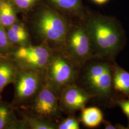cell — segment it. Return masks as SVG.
Returning a JSON list of instances; mask_svg holds the SVG:
<instances>
[{
  "label": "cell",
  "instance_id": "cell-18",
  "mask_svg": "<svg viewBox=\"0 0 129 129\" xmlns=\"http://www.w3.org/2000/svg\"><path fill=\"white\" fill-rule=\"evenodd\" d=\"M16 13H29L42 0H8Z\"/></svg>",
  "mask_w": 129,
  "mask_h": 129
},
{
  "label": "cell",
  "instance_id": "cell-10",
  "mask_svg": "<svg viewBox=\"0 0 129 129\" xmlns=\"http://www.w3.org/2000/svg\"><path fill=\"white\" fill-rule=\"evenodd\" d=\"M50 7L69 17H76L84 21L86 10L82 0H42Z\"/></svg>",
  "mask_w": 129,
  "mask_h": 129
},
{
  "label": "cell",
  "instance_id": "cell-12",
  "mask_svg": "<svg viewBox=\"0 0 129 129\" xmlns=\"http://www.w3.org/2000/svg\"><path fill=\"white\" fill-rule=\"evenodd\" d=\"M111 69L112 87L117 92L129 97V72L117 65Z\"/></svg>",
  "mask_w": 129,
  "mask_h": 129
},
{
  "label": "cell",
  "instance_id": "cell-8",
  "mask_svg": "<svg viewBox=\"0 0 129 129\" xmlns=\"http://www.w3.org/2000/svg\"><path fill=\"white\" fill-rule=\"evenodd\" d=\"M58 93L44 79L34 97L33 110L40 117L45 118L55 116L59 109Z\"/></svg>",
  "mask_w": 129,
  "mask_h": 129
},
{
  "label": "cell",
  "instance_id": "cell-1",
  "mask_svg": "<svg viewBox=\"0 0 129 129\" xmlns=\"http://www.w3.org/2000/svg\"><path fill=\"white\" fill-rule=\"evenodd\" d=\"M84 24L94 55L113 57L121 47L123 33L113 18L86 11Z\"/></svg>",
  "mask_w": 129,
  "mask_h": 129
},
{
  "label": "cell",
  "instance_id": "cell-2",
  "mask_svg": "<svg viewBox=\"0 0 129 129\" xmlns=\"http://www.w3.org/2000/svg\"><path fill=\"white\" fill-rule=\"evenodd\" d=\"M30 12L33 29L43 44L63 49L71 25L69 18L42 1Z\"/></svg>",
  "mask_w": 129,
  "mask_h": 129
},
{
  "label": "cell",
  "instance_id": "cell-6",
  "mask_svg": "<svg viewBox=\"0 0 129 129\" xmlns=\"http://www.w3.org/2000/svg\"><path fill=\"white\" fill-rule=\"evenodd\" d=\"M84 83L92 95L107 97L112 90L111 67L105 62H97L86 68L83 76Z\"/></svg>",
  "mask_w": 129,
  "mask_h": 129
},
{
  "label": "cell",
  "instance_id": "cell-16",
  "mask_svg": "<svg viewBox=\"0 0 129 129\" xmlns=\"http://www.w3.org/2000/svg\"><path fill=\"white\" fill-rule=\"evenodd\" d=\"M17 13L8 0H5L0 10V25L5 29L18 21Z\"/></svg>",
  "mask_w": 129,
  "mask_h": 129
},
{
  "label": "cell",
  "instance_id": "cell-24",
  "mask_svg": "<svg viewBox=\"0 0 129 129\" xmlns=\"http://www.w3.org/2000/svg\"><path fill=\"white\" fill-rule=\"evenodd\" d=\"M5 0H0V10L1 9V7H2V6L3 5V4L4 3Z\"/></svg>",
  "mask_w": 129,
  "mask_h": 129
},
{
  "label": "cell",
  "instance_id": "cell-13",
  "mask_svg": "<svg viewBox=\"0 0 129 129\" xmlns=\"http://www.w3.org/2000/svg\"><path fill=\"white\" fill-rule=\"evenodd\" d=\"M8 37L14 46L30 45L29 35L23 23L18 21L6 29Z\"/></svg>",
  "mask_w": 129,
  "mask_h": 129
},
{
  "label": "cell",
  "instance_id": "cell-15",
  "mask_svg": "<svg viewBox=\"0 0 129 129\" xmlns=\"http://www.w3.org/2000/svg\"><path fill=\"white\" fill-rule=\"evenodd\" d=\"M103 114L102 111L96 107L84 108L81 110V121L86 127L94 128L103 122Z\"/></svg>",
  "mask_w": 129,
  "mask_h": 129
},
{
  "label": "cell",
  "instance_id": "cell-25",
  "mask_svg": "<svg viewBox=\"0 0 129 129\" xmlns=\"http://www.w3.org/2000/svg\"><path fill=\"white\" fill-rule=\"evenodd\" d=\"M7 57H6V56H5L2 55L1 54H0V59H3V58H7Z\"/></svg>",
  "mask_w": 129,
  "mask_h": 129
},
{
  "label": "cell",
  "instance_id": "cell-14",
  "mask_svg": "<svg viewBox=\"0 0 129 129\" xmlns=\"http://www.w3.org/2000/svg\"><path fill=\"white\" fill-rule=\"evenodd\" d=\"M21 129V122L16 119L11 106L0 102V129Z\"/></svg>",
  "mask_w": 129,
  "mask_h": 129
},
{
  "label": "cell",
  "instance_id": "cell-11",
  "mask_svg": "<svg viewBox=\"0 0 129 129\" xmlns=\"http://www.w3.org/2000/svg\"><path fill=\"white\" fill-rule=\"evenodd\" d=\"M19 69L9 57L0 59V94L7 85L14 83Z\"/></svg>",
  "mask_w": 129,
  "mask_h": 129
},
{
  "label": "cell",
  "instance_id": "cell-9",
  "mask_svg": "<svg viewBox=\"0 0 129 129\" xmlns=\"http://www.w3.org/2000/svg\"><path fill=\"white\" fill-rule=\"evenodd\" d=\"M94 96L83 88L72 84L64 88L60 92L59 104L65 112L72 113L82 110Z\"/></svg>",
  "mask_w": 129,
  "mask_h": 129
},
{
  "label": "cell",
  "instance_id": "cell-21",
  "mask_svg": "<svg viewBox=\"0 0 129 129\" xmlns=\"http://www.w3.org/2000/svg\"><path fill=\"white\" fill-rule=\"evenodd\" d=\"M115 102L126 116L128 120L127 128L129 129V98L127 99L122 98L117 99L115 100Z\"/></svg>",
  "mask_w": 129,
  "mask_h": 129
},
{
  "label": "cell",
  "instance_id": "cell-17",
  "mask_svg": "<svg viewBox=\"0 0 129 129\" xmlns=\"http://www.w3.org/2000/svg\"><path fill=\"white\" fill-rule=\"evenodd\" d=\"M21 123L22 129H57V125L42 117H25L23 120L21 121Z\"/></svg>",
  "mask_w": 129,
  "mask_h": 129
},
{
  "label": "cell",
  "instance_id": "cell-5",
  "mask_svg": "<svg viewBox=\"0 0 129 129\" xmlns=\"http://www.w3.org/2000/svg\"><path fill=\"white\" fill-rule=\"evenodd\" d=\"M54 54L53 49L42 44L38 46H19L10 55L19 67L44 72Z\"/></svg>",
  "mask_w": 129,
  "mask_h": 129
},
{
  "label": "cell",
  "instance_id": "cell-7",
  "mask_svg": "<svg viewBox=\"0 0 129 129\" xmlns=\"http://www.w3.org/2000/svg\"><path fill=\"white\" fill-rule=\"evenodd\" d=\"M42 73L34 70L19 69L13 83L15 103H21L35 97L44 79Z\"/></svg>",
  "mask_w": 129,
  "mask_h": 129
},
{
  "label": "cell",
  "instance_id": "cell-22",
  "mask_svg": "<svg viewBox=\"0 0 129 129\" xmlns=\"http://www.w3.org/2000/svg\"><path fill=\"white\" fill-rule=\"evenodd\" d=\"M103 123L104 125L105 129H127V128H125V127H123L120 124L116 125L115 126H114L110 122L104 120H103Z\"/></svg>",
  "mask_w": 129,
  "mask_h": 129
},
{
  "label": "cell",
  "instance_id": "cell-23",
  "mask_svg": "<svg viewBox=\"0 0 129 129\" xmlns=\"http://www.w3.org/2000/svg\"><path fill=\"white\" fill-rule=\"evenodd\" d=\"M92 2L96 4L99 5H105L110 0H91Z\"/></svg>",
  "mask_w": 129,
  "mask_h": 129
},
{
  "label": "cell",
  "instance_id": "cell-20",
  "mask_svg": "<svg viewBox=\"0 0 129 129\" xmlns=\"http://www.w3.org/2000/svg\"><path fill=\"white\" fill-rule=\"evenodd\" d=\"M79 122L78 120L74 116H70L62 121L57 125L58 129H79Z\"/></svg>",
  "mask_w": 129,
  "mask_h": 129
},
{
  "label": "cell",
  "instance_id": "cell-3",
  "mask_svg": "<svg viewBox=\"0 0 129 129\" xmlns=\"http://www.w3.org/2000/svg\"><path fill=\"white\" fill-rule=\"evenodd\" d=\"M64 53L76 66L94 57L90 38L85 24H71L63 48Z\"/></svg>",
  "mask_w": 129,
  "mask_h": 129
},
{
  "label": "cell",
  "instance_id": "cell-4",
  "mask_svg": "<svg viewBox=\"0 0 129 129\" xmlns=\"http://www.w3.org/2000/svg\"><path fill=\"white\" fill-rule=\"evenodd\" d=\"M76 66L65 55L54 53L44 71V79L57 92H60L76 79Z\"/></svg>",
  "mask_w": 129,
  "mask_h": 129
},
{
  "label": "cell",
  "instance_id": "cell-19",
  "mask_svg": "<svg viewBox=\"0 0 129 129\" xmlns=\"http://www.w3.org/2000/svg\"><path fill=\"white\" fill-rule=\"evenodd\" d=\"M14 47L8 37L6 29L0 25V54L9 57Z\"/></svg>",
  "mask_w": 129,
  "mask_h": 129
}]
</instances>
